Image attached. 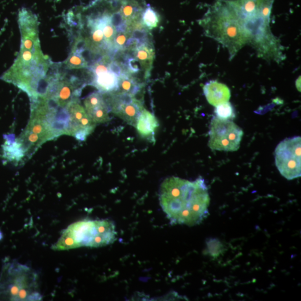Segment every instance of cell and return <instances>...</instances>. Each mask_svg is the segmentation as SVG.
<instances>
[{"label":"cell","instance_id":"cell-19","mask_svg":"<svg viewBox=\"0 0 301 301\" xmlns=\"http://www.w3.org/2000/svg\"><path fill=\"white\" fill-rule=\"evenodd\" d=\"M216 117L223 120H231L236 117L234 108L230 102L215 107L214 111Z\"/></svg>","mask_w":301,"mask_h":301},{"label":"cell","instance_id":"cell-18","mask_svg":"<svg viewBox=\"0 0 301 301\" xmlns=\"http://www.w3.org/2000/svg\"><path fill=\"white\" fill-rule=\"evenodd\" d=\"M104 102L103 95L100 92H95L89 94L84 100V108L89 116L95 107H97Z\"/></svg>","mask_w":301,"mask_h":301},{"label":"cell","instance_id":"cell-21","mask_svg":"<svg viewBox=\"0 0 301 301\" xmlns=\"http://www.w3.org/2000/svg\"><path fill=\"white\" fill-rule=\"evenodd\" d=\"M131 37V32L128 30L125 32L116 33L114 40V49L117 52H124L126 42Z\"/></svg>","mask_w":301,"mask_h":301},{"label":"cell","instance_id":"cell-14","mask_svg":"<svg viewBox=\"0 0 301 301\" xmlns=\"http://www.w3.org/2000/svg\"><path fill=\"white\" fill-rule=\"evenodd\" d=\"M3 149L5 158L10 161H19L26 155L21 144L16 139L11 143L5 142Z\"/></svg>","mask_w":301,"mask_h":301},{"label":"cell","instance_id":"cell-8","mask_svg":"<svg viewBox=\"0 0 301 301\" xmlns=\"http://www.w3.org/2000/svg\"><path fill=\"white\" fill-rule=\"evenodd\" d=\"M102 94L110 111L135 128L144 108L142 101L127 93L113 92Z\"/></svg>","mask_w":301,"mask_h":301},{"label":"cell","instance_id":"cell-16","mask_svg":"<svg viewBox=\"0 0 301 301\" xmlns=\"http://www.w3.org/2000/svg\"><path fill=\"white\" fill-rule=\"evenodd\" d=\"M64 64L66 69L69 70L88 68L89 67L88 62L82 55L71 52Z\"/></svg>","mask_w":301,"mask_h":301},{"label":"cell","instance_id":"cell-13","mask_svg":"<svg viewBox=\"0 0 301 301\" xmlns=\"http://www.w3.org/2000/svg\"><path fill=\"white\" fill-rule=\"evenodd\" d=\"M143 87V84L138 82L128 73L118 78V89L117 92L127 93L136 97L140 93Z\"/></svg>","mask_w":301,"mask_h":301},{"label":"cell","instance_id":"cell-2","mask_svg":"<svg viewBox=\"0 0 301 301\" xmlns=\"http://www.w3.org/2000/svg\"><path fill=\"white\" fill-rule=\"evenodd\" d=\"M274 0H229L245 33L248 44L259 57L280 63L285 59L284 48L270 28Z\"/></svg>","mask_w":301,"mask_h":301},{"label":"cell","instance_id":"cell-7","mask_svg":"<svg viewBox=\"0 0 301 301\" xmlns=\"http://www.w3.org/2000/svg\"><path fill=\"white\" fill-rule=\"evenodd\" d=\"M301 138H288L275 149V163L282 177L288 180L301 176Z\"/></svg>","mask_w":301,"mask_h":301},{"label":"cell","instance_id":"cell-20","mask_svg":"<svg viewBox=\"0 0 301 301\" xmlns=\"http://www.w3.org/2000/svg\"><path fill=\"white\" fill-rule=\"evenodd\" d=\"M208 254L214 258L219 257L223 253L224 245L218 239L209 238L207 240Z\"/></svg>","mask_w":301,"mask_h":301},{"label":"cell","instance_id":"cell-11","mask_svg":"<svg viewBox=\"0 0 301 301\" xmlns=\"http://www.w3.org/2000/svg\"><path fill=\"white\" fill-rule=\"evenodd\" d=\"M132 52L134 53L135 58L140 63L142 68L149 76L150 71L152 70L155 57L154 47L152 42V43L137 46L136 49Z\"/></svg>","mask_w":301,"mask_h":301},{"label":"cell","instance_id":"cell-10","mask_svg":"<svg viewBox=\"0 0 301 301\" xmlns=\"http://www.w3.org/2000/svg\"><path fill=\"white\" fill-rule=\"evenodd\" d=\"M159 127V123L154 114L144 108L135 126L138 134L150 142H155V132Z\"/></svg>","mask_w":301,"mask_h":301},{"label":"cell","instance_id":"cell-4","mask_svg":"<svg viewBox=\"0 0 301 301\" xmlns=\"http://www.w3.org/2000/svg\"><path fill=\"white\" fill-rule=\"evenodd\" d=\"M117 233L114 222L108 219L79 221L69 225L52 249L65 250L82 246L98 248L113 244Z\"/></svg>","mask_w":301,"mask_h":301},{"label":"cell","instance_id":"cell-5","mask_svg":"<svg viewBox=\"0 0 301 301\" xmlns=\"http://www.w3.org/2000/svg\"><path fill=\"white\" fill-rule=\"evenodd\" d=\"M39 276L31 267L14 260L5 263L0 275V299L41 300Z\"/></svg>","mask_w":301,"mask_h":301},{"label":"cell","instance_id":"cell-23","mask_svg":"<svg viewBox=\"0 0 301 301\" xmlns=\"http://www.w3.org/2000/svg\"><path fill=\"white\" fill-rule=\"evenodd\" d=\"M111 21L116 29L123 26L126 22L120 11L114 12L113 14H111Z\"/></svg>","mask_w":301,"mask_h":301},{"label":"cell","instance_id":"cell-6","mask_svg":"<svg viewBox=\"0 0 301 301\" xmlns=\"http://www.w3.org/2000/svg\"><path fill=\"white\" fill-rule=\"evenodd\" d=\"M209 135L211 149L233 152L239 148L244 132L232 120L214 117L211 120Z\"/></svg>","mask_w":301,"mask_h":301},{"label":"cell","instance_id":"cell-15","mask_svg":"<svg viewBox=\"0 0 301 301\" xmlns=\"http://www.w3.org/2000/svg\"><path fill=\"white\" fill-rule=\"evenodd\" d=\"M142 22L147 30H152L157 28L160 23V15L150 7H147L142 12Z\"/></svg>","mask_w":301,"mask_h":301},{"label":"cell","instance_id":"cell-22","mask_svg":"<svg viewBox=\"0 0 301 301\" xmlns=\"http://www.w3.org/2000/svg\"><path fill=\"white\" fill-rule=\"evenodd\" d=\"M109 69L118 78L124 73H127L124 66L116 60H112L109 64Z\"/></svg>","mask_w":301,"mask_h":301},{"label":"cell","instance_id":"cell-1","mask_svg":"<svg viewBox=\"0 0 301 301\" xmlns=\"http://www.w3.org/2000/svg\"><path fill=\"white\" fill-rule=\"evenodd\" d=\"M161 207L172 224L195 226L208 217L210 197L205 180L168 178L160 190Z\"/></svg>","mask_w":301,"mask_h":301},{"label":"cell","instance_id":"cell-17","mask_svg":"<svg viewBox=\"0 0 301 301\" xmlns=\"http://www.w3.org/2000/svg\"><path fill=\"white\" fill-rule=\"evenodd\" d=\"M110 112L105 100L103 103H102L93 111L89 117L91 118L93 122L95 124L104 123L109 121L110 118L109 112Z\"/></svg>","mask_w":301,"mask_h":301},{"label":"cell","instance_id":"cell-12","mask_svg":"<svg viewBox=\"0 0 301 301\" xmlns=\"http://www.w3.org/2000/svg\"><path fill=\"white\" fill-rule=\"evenodd\" d=\"M91 85L102 93L116 92L118 89V77L110 70L94 77Z\"/></svg>","mask_w":301,"mask_h":301},{"label":"cell","instance_id":"cell-9","mask_svg":"<svg viewBox=\"0 0 301 301\" xmlns=\"http://www.w3.org/2000/svg\"><path fill=\"white\" fill-rule=\"evenodd\" d=\"M203 91L208 103L214 107L226 103L231 97L230 88L216 81H210L205 84Z\"/></svg>","mask_w":301,"mask_h":301},{"label":"cell","instance_id":"cell-3","mask_svg":"<svg viewBox=\"0 0 301 301\" xmlns=\"http://www.w3.org/2000/svg\"><path fill=\"white\" fill-rule=\"evenodd\" d=\"M200 24L207 37L227 48L231 59L248 44L243 27L229 0H215Z\"/></svg>","mask_w":301,"mask_h":301}]
</instances>
